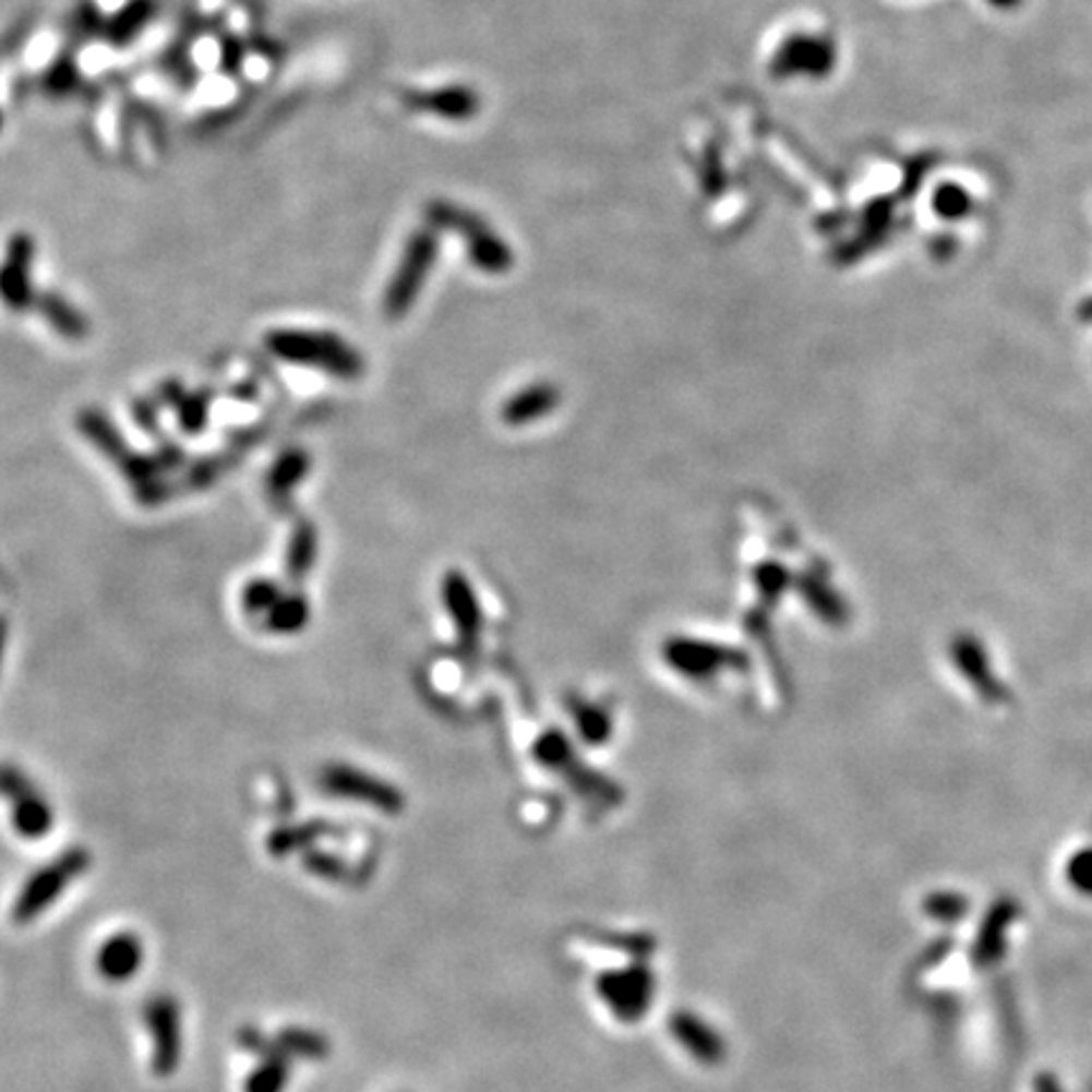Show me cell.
I'll list each match as a JSON object with an SVG mask.
<instances>
[{"instance_id": "6da1fadb", "label": "cell", "mask_w": 1092, "mask_h": 1092, "mask_svg": "<svg viewBox=\"0 0 1092 1092\" xmlns=\"http://www.w3.org/2000/svg\"><path fill=\"white\" fill-rule=\"evenodd\" d=\"M92 855L86 848H71L63 852V855L53 857L51 863H46L44 867L31 875V878L23 883V888L13 900L11 908V919L13 923H31L36 921L38 915H44L49 908L63 896V890L69 888L71 883L89 871Z\"/></svg>"}, {"instance_id": "7a4b0ae2", "label": "cell", "mask_w": 1092, "mask_h": 1092, "mask_svg": "<svg viewBox=\"0 0 1092 1092\" xmlns=\"http://www.w3.org/2000/svg\"><path fill=\"white\" fill-rule=\"evenodd\" d=\"M268 347L286 360L322 367L334 374L360 372V357L332 334L316 332H276L268 337Z\"/></svg>"}, {"instance_id": "3957f363", "label": "cell", "mask_w": 1092, "mask_h": 1092, "mask_svg": "<svg viewBox=\"0 0 1092 1092\" xmlns=\"http://www.w3.org/2000/svg\"><path fill=\"white\" fill-rule=\"evenodd\" d=\"M149 1040H153V1072L157 1078H170L182 1059V1011L170 994H157L142 1009Z\"/></svg>"}, {"instance_id": "277c9868", "label": "cell", "mask_w": 1092, "mask_h": 1092, "mask_svg": "<svg viewBox=\"0 0 1092 1092\" xmlns=\"http://www.w3.org/2000/svg\"><path fill=\"white\" fill-rule=\"evenodd\" d=\"M0 794L11 802L13 830L26 840H41L51 832L53 812L44 794L13 767H0Z\"/></svg>"}, {"instance_id": "5b68a950", "label": "cell", "mask_w": 1092, "mask_h": 1092, "mask_svg": "<svg viewBox=\"0 0 1092 1092\" xmlns=\"http://www.w3.org/2000/svg\"><path fill=\"white\" fill-rule=\"evenodd\" d=\"M322 787L326 794L341 796V800L367 802L380 812H387V815H395L403 807V796L393 787L370 775H362V771L352 767H329L322 775Z\"/></svg>"}, {"instance_id": "8992f818", "label": "cell", "mask_w": 1092, "mask_h": 1092, "mask_svg": "<svg viewBox=\"0 0 1092 1092\" xmlns=\"http://www.w3.org/2000/svg\"><path fill=\"white\" fill-rule=\"evenodd\" d=\"M142 963H145V944H142L140 936L130 934V931L109 936L99 946L97 959H94L97 974L109 984L130 982V979L137 976Z\"/></svg>"}, {"instance_id": "52a82bcc", "label": "cell", "mask_w": 1092, "mask_h": 1092, "mask_svg": "<svg viewBox=\"0 0 1092 1092\" xmlns=\"http://www.w3.org/2000/svg\"><path fill=\"white\" fill-rule=\"evenodd\" d=\"M31 259H34V241L26 233L13 236L11 243H8L3 266H0V297H3L5 307H28Z\"/></svg>"}, {"instance_id": "ba28073f", "label": "cell", "mask_w": 1092, "mask_h": 1092, "mask_svg": "<svg viewBox=\"0 0 1092 1092\" xmlns=\"http://www.w3.org/2000/svg\"><path fill=\"white\" fill-rule=\"evenodd\" d=\"M665 660L677 673L691 677H706L723 665H731V660H739L736 652L723 650L719 645H706L696 640H673L665 645Z\"/></svg>"}, {"instance_id": "9c48e42d", "label": "cell", "mask_w": 1092, "mask_h": 1092, "mask_svg": "<svg viewBox=\"0 0 1092 1092\" xmlns=\"http://www.w3.org/2000/svg\"><path fill=\"white\" fill-rule=\"evenodd\" d=\"M430 253H433L430 238H418V241L412 243L408 259H405L400 274L395 276L393 289L387 293V312L393 316L403 314L405 309L410 307V299L416 297L418 291V281L422 278V274H425L430 263Z\"/></svg>"}, {"instance_id": "30bf717a", "label": "cell", "mask_w": 1092, "mask_h": 1092, "mask_svg": "<svg viewBox=\"0 0 1092 1092\" xmlns=\"http://www.w3.org/2000/svg\"><path fill=\"white\" fill-rule=\"evenodd\" d=\"M332 825L326 823H307V825H289V827H278L268 835V852L274 857H289L297 855V852L312 850L314 844L322 840V837H334Z\"/></svg>"}, {"instance_id": "8fae6325", "label": "cell", "mask_w": 1092, "mask_h": 1092, "mask_svg": "<svg viewBox=\"0 0 1092 1092\" xmlns=\"http://www.w3.org/2000/svg\"><path fill=\"white\" fill-rule=\"evenodd\" d=\"M560 403V393L552 385H537L529 389H521L519 395H514L512 400L506 403L504 408V420L508 425H524V422L539 420L549 416Z\"/></svg>"}, {"instance_id": "7c38bea8", "label": "cell", "mask_w": 1092, "mask_h": 1092, "mask_svg": "<svg viewBox=\"0 0 1092 1092\" xmlns=\"http://www.w3.org/2000/svg\"><path fill=\"white\" fill-rule=\"evenodd\" d=\"M291 1080V1057L281 1047L276 1055L261 1057L249 1078L243 1080V1092H284Z\"/></svg>"}, {"instance_id": "4fadbf2b", "label": "cell", "mask_w": 1092, "mask_h": 1092, "mask_svg": "<svg viewBox=\"0 0 1092 1092\" xmlns=\"http://www.w3.org/2000/svg\"><path fill=\"white\" fill-rule=\"evenodd\" d=\"M276 1040L291 1059H307V1063H322L329 1057L332 1049L324 1034L307 1030V1027H284V1030H278Z\"/></svg>"}, {"instance_id": "5bb4252c", "label": "cell", "mask_w": 1092, "mask_h": 1092, "mask_svg": "<svg viewBox=\"0 0 1092 1092\" xmlns=\"http://www.w3.org/2000/svg\"><path fill=\"white\" fill-rule=\"evenodd\" d=\"M445 595H448L451 612L453 617H456L458 629L468 637H473L478 633V620H481V615H478L476 597L468 589V581H464L460 577H451L448 587H445Z\"/></svg>"}, {"instance_id": "9a60e30c", "label": "cell", "mask_w": 1092, "mask_h": 1092, "mask_svg": "<svg viewBox=\"0 0 1092 1092\" xmlns=\"http://www.w3.org/2000/svg\"><path fill=\"white\" fill-rule=\"evenodd\" d=\"M304 867L309 875H314V878L326 883H345L349 875V867L339 855L314 848L304 852Z\"/></svg>"}, {"instance_id": "2e32d148", "label": "cell", "mask_w": 1092, "mask_h": 1092, "mask_svg": "<svg viewBox=\"0 0 1092 1092\" xmlns=\"http://www.w3.org/2000/svg\"><path fill=\"white\" fill-rule=\"evenodd\" d=\"M41 309L59 332L69 334V337H79V334H84V319L79 316L74 309L67 304V301H61L56 297H44Z\"/></svg>"}, {"instance_id": "e0dca14e", "label": "cell", "mask_w": 1092, "mask_h": 1092, "mask_svg": "<svg viewBox=\"0 0 1092 1092\" xmlns=\"http://www.w3.org/2000/svg\"><path fill=\"white\" fill-rule=\"evenodd\" d=\"M936 208L940 215H946V218H961V215H967L971 211V197L963 193L961 188L948 185L944 190H938Z\"/></svg>"}, {"instance_id": "ac0fdd59", "label": "cell", "mask_w": 1092, "mask_h": 1092, "mask_svg": "<svg viewBox=\"0 0 1092 1092\" xmlns=\"http://www.w3.org/2000/svg\"><path fill=\"white\" fill-rule=\"evenodd\" d=\"M147 13H149V3H147V0H134V3L127 5L124 11L119 13V19L115 21V36L117 38L132 36L134 31H137L142 26V23H145Z\"/></svg>"}, {"instance_id": "d6986e66", "label": "cell", "mask_w": 1092, "mask_h": 1092, "mask_svg": "<svg viewBox=\"0 0 1092 1092\" xmlns=\"http://www.w3.org/2000/svg\"><path fill=\"white\" fill-rule=\"evenodd\" d=\"M988 3L996 5V8H1004V11H1007V8H1017L1019 3H1022V0H988Z\"/></svg>"}, {"instance_id": "ffe728a7", "label": "cell", "mask_w": 1092, "mask_h": 1092, "mask_svg": "<svg viewBox=\"0 0 1092 1092\" xmlns=\"http://www.w3.org/2000/svg\"><path fill=\"white\" fill-rule=\"evenodd\" d=\"M3 643H5V623L0 620V658H3Z\"/></svg>"}]
</instances>
